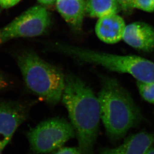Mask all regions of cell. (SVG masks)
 Segmentation results:
<instances>
[{
    "label": "cell",
    "instance_id": "cell-1",
    "mask_svg": "<svg viewBox=\"0 0 154 154\" xmlns=\"http://www.w3.org/2000/svg\"><path fill=\"white\" fill-rule=\"evenodd\" d=\"M61 101L67 109L81 153L94 154L101 119L98 97L79 77L68 73Z\"/></svg>",
    "mask_w": 154,
    "mask_h": 154
},
{
    "label": "cell",
    "instance_id": "cell-2",
    "mask_svg": "<svg viewBox=\"0 0 154 154\" xmlns=\"http://www.w3.org/2000/svg\"><path fill=\"white\" fill-rule=\"evenodd\" d=\"M98 98L101 119L107 135L114 142L141 122L140 110L128 91L115 79L102 77Z\"/></svg>",
    "mask_w": 154,
    "mask_h": 154
},
{
    "label": "cell",
    "instance_id": "cell-3",
    "mask_svg": "<svg viewBox=\"0 0 154 154\" xmlns=\"http://www.w3.org/2000/svg\"><path fill=\"white\" fill-rule=\"evenodd\" d=\"M16 58L29 90L51 105L61 101L65 76L61 70L44 61L33 51H23Z\"/></svg>",
    "mask_w": 154,
    "mask_h": 154
},
{
    "label": "cell",
    "instance_id": "cell-4",
    "mask_svg": "<svg viewBox=\"0 0 154 154\" xmlns=\"http://www.w3.org/2000/svg\"><path fill=\"white\" fill-rule=\"evenodd\" d=\"M56 46L62 53L82 62L101 66L118 73L129 74L137 81L154 82V63L141 57L115 55L67 44Z\"/></svg>",
    "mask_w": 154,
    "mask_h": 154
},
{
    "label": "cell",
    "instance_id": "cell-5",
    "mask_svg": "<svg viewBox=\"0 0 154 154\" xmlns=\"http://www.w3.org/2000/svg\"><path fill=\"white\" fill-rule=\"evenodd\" d=\"M76 136L71 123L59 117L42 122L27 133L30 148L36 154L49 153L59 148Z\"/></svg>",
    "mask_w": 154,
    "mask_h": 154
},
{
    "label": "cell",
    "instance_id": "cell-6",
    "mask_svg": "<svg viewBox=\"0 0 154 154\" xmlns=\"http://www.w3.org/2000/svg\"><path fill=\"white\" fill-rule=\"evenodd\" d=\"M49 13L43 6L28 9L7 25L0 28V45L18 38L34 37L44 34L50 25Z\"/></svg>",
    "mask_w": 154,
    "mask_h": 154
},
{
    "label": "cell",
    "instance_id": "cell-7",
    "mask_svg": "<svg viewBox=\"0 0 154 154\" xmlns=\"http://www.w3.org/2000/svg\"><path fill=\"white\" fill-rule=\"evenodd\" d=\"M30 105L19 101H0V150L10 142L17 129L28 118Z\"/></svg>",
    "mask_w": 154,
    "mask_h": 154
},
{
    "label": "cell",
    "instance_id": "cell-8",
    "mask_svg": "<svg viewBox=\"0 0 154 154\" xmlns=\"http://www.w3.org/2000/svg\"><path fill=\"white\" fill-rule=\"evenodd\" d=\"M123 39L134 49L150 53L154 50V28L142 22L133 23L126 26Z\"/></svg>",
    "mask_w": 154,
    "mask_h": 154
},
{
    "label": "cell",
    "instance_id": "cell-9",
    "mask_svg": "<svg viewBox=\"0 0 154 154\" xmlns=\"http://www.w3.org/2000/svg\"><path fill=\"white\" fill-rule=\"evenodd\" d=\"M126 27L123 18L117 14H114L99 18L95 27V31L101 41L113 44L123 39Z\"/></svg>",
    "mask_w": 154,
    "mask_h": 154
},
{
    "label": "cell",
    "instance_id": "cell-10",
    "mask_svg": "<svg viewBox=\"0 0 154 154\" xmlns=\"http://www.w3.org/2000/svg\"><path fill=\"white\" fill-rule=\"evenodd\" d=\"M154 143V135L140 132L128 137L119 147L101 149L100 154H145Z\"/></svg>",
    "mask_w": 154,
    "mask_h": 154
},
{
    "label": "cell",
    "instance_id": "cell-11",
    "mask_svg": "<svg viewBox=\"0 0 154 154\" xmlns=\"http://www.w3.org/2000/svg\"><path fill=\"white\" fill-rule=\"evenodd\" d=\"M57 9L66 22L74 30H80L86 12L85 0H57Z\"/></svg>",
    "mask_w": 154,
    "mask_h": 154
},
{
    "label": "cell",
    "instance_id": "cell-12",
    "mask_svg": "<svg viewBox=\"0 0 154 154\" xmlns=\"http://www.w3.org/2000/svg\"><path fill=\"white\" fill-rule=\"evenodd\" d=\"M119 8L116 0H87L86 2V13L95 18L117 14Z\"/></svg>",
    "mask_w": 154,
    "mask_h": 154
},
{
    "label": "cell",
    "instance_id": "cell-13",
    "mask_svg": "<svg viewBox=\"0 0 154 154\" xmlns=\"http://www.w3.org/2000/svg\"><path fill=\"white\" fill-rule=\"evenodd\" d=\"M137 85L143 99L148 102L154 104V82L144 83L137 81Z\"/></svg>",
    "mask_w": 154,
    "mask_h": 154
},
{
    "label": "cell",
    "instance_id": "cell-14",
    "mask_svg": "<svg viewBox=\"0 0 154 154\" xmlns=\"http://www.w3.org/2000/svg\"><path fill=\"white\" fill-rule=\"evenodd\" d=\"M133 8L147 12L154 11V0H134Z\"/></svg>",
    "mask_w": 154,
    "mask_h": 154
},
{
    "label": "cell",
    "instance_id": "cell-15",
    "mask_svg": "<svg viewBox=\"0 0 154 154\" xmlns=\"http://www.w3.org/2000/svg\"><path fill=\"white\" fill-rule=\"evenodd\" d=\"M119 7L125 11L133 9L134 0H116Z\"/></svg>",
    "mask_w": 154,
    "mask_h": 154
},
{
    "label": "cell",
    "instance_id": "cell-16",
    "mask_svg": "<svg viewBox=\"0 0 154 154\" xmlns=\"http://www.w3.org/2000/svg\"><path fill=\"white\" fill-rule=\"evenodd\" d=\"M54 154H82L79 148L76 147H64L60 149Z\"/></svg>",
    "mask_w": 154,
    "mask_h": 154
},
{
    "label": "cell",
    "instance_id": "cell-17",
    "mask_svg": "<svg viewBox=\"0 0 154 154\" xmlns=\"http://www.w3.org/2000/svg\"><path fill=\"white\" fill-rule=\"evenodd\" d=\"M20 0H0V6L3 8H9L15 6Z\"/></svg>",
    "mask_w": 154,
    "mask_h": 154
},
{
    "label": "cell",
    "instance_id": "cell-18",
    "mask_svg": "<svg viewBox=\"0 0 154 154\" xmlns=\"http://www.w3.org/2000/svg\"><path fill=\"white\" fill-rule=\"evenodd\" d=\"M8 85V82L2 73L0 72V90L4 89Z\"/></svg>",
    "mask_w": 154,
    "mask_h": 154
},
{
    "label": "cell",
    "instance_id": "cell-19",
    "mask_svg": "<svg viewBox=\"0 0 154 154\" xmlns=\"http://www.w3.org/2000/svg\"><path fill=\"white\" fill-rule=\"evenodd\" d=\"M38 2L45 5H50L53 4L57 0H38Z\"/></svg>",
    "mask_w": 154,
    "mask_h": 154
},
{
    "label": "cell",
    "instance_id": "cell-20",
    "mask_svg": "<svg viewBox=\"0 0 154 154\" xmlns=\"http://www.w3.org/2000/svg\"><path fill=\"white\" fill-rule=\"evenodd\" d=\"M145 154H154V149H149Z\"/></svg>",
    "mask_w": 154,
    "mask_h": 154
},
{
    "label": "cell",
    "instance_id": "cell-21",
    "mask_svg": "<svg viewBox=\"0 0 154 154\" xmlns=\"http://www.w3.org/2000/svg\"><path fill=\"white\" fill-rule=\"evenodd\" d=\"M1 150H0V154H1Z\"/></svg>",
    "mask_w": 154,
    "mask_h": 154
}]
</instances>
